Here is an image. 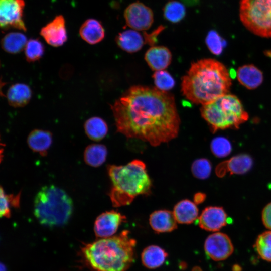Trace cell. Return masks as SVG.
<instances>
[{"mask_svg": "<svg viewBox=\"0 0 271 271\" xmlns=\"http://www.w3.org/2000/svg\"><path fill=\"white\" fill-rule=\"evenodd\" d=\"M117 131L152 146L177 137L180 118L174 96L156 87L136 85L110 105Z\"/></svg>", "mask_w": 271, "mask_h": 271, "instance_id": "6da1fadb", "label": "cell"}, {"mask_svg": "<svg viewBox=\"0 0 271 271\" xmlns=\"http://www.w3.org/2000/svg\"><path fill=\"white\" fill-rule=\"evenodd\" d=\"M232 76L221 62L211 58L191 64L181 79V92L193 103L202 105L229 93Z\"/></svg>", "mask_w": 271, "mask_h": 271, "instance_id": "7a4b0ae2", "label": "cell"}, {"mask_svg": "<svg viewBox=\"0 0 271 271\" xmlns=\"http://www.w3.org/2000/svg\"><path fill=\"white\" fill-rule=\"evenodd\" d=\"M123 230L119 234L85 244L82 253L95 271H126L134 260L136 241Z\"/></svg>", "mask_w": 271, "mask_h": 271, "instance_id": "3957f363", "label": "cell"}, {"mask_svg": "<svg viewBox=\"0 0 271 271\" xmlns=\"http://www.w3.org/2000/svg\"><path fill=\"white\" fill-rule=\"evenodd\" d=\"M107 171L112 183L109 196L115 207L129 205L138 196L151 193L152 181L141 160L135 159L125 165H110Z\"/></svg>", "mask_w": 271, "mask_h": 271, "instance_id": "277c9868", "label": "cell"}, {"mask_svg": "<svg viewBox=\"0 0 271 271\" xmlns=\"http://www.w3.org/2000/svg\"><path fill=\"white\" fill-rule=\"evenodd\" d=\"M73 202L63 189L53 185L43 187L34 201V214L41 224L59 226L66 224L73 212Z\"/></svg>", "mask_w": 271, "mask_h": 271, "instance_id": "5b68a950", "label": "cell"}, {"mask_svg": "<svg viewBox=\"0 0 271 271\" xmlns=\"http://www.w3.org/2000/svg\"><path fill=\"white\" fill-rule=\"evenodd\" d=\"M200 112L213 133L218 130L238 129L249 118L240 99L229 93L202 105Z\"/></svg>", "mask_w": 271, "mask_h": 271, "instance_id": "8992f818", "label": "cell"}, {"mask_svg": "<svg viewBox=\"0 0 271 271\" xmlns=\"http://www.w3.org/2000/svg\"><path fill=\"white\" fill-rule=\"evenodd\" d=\"M239 18L253 34L271 38V0H240Z\"/></svg>", "mask_w": 271, "mask_h": 271, "instance_id": "52a82bcc", "label": "cell"}, {"mask_svg": "<svg viewBox=\"0 0 271 271\" xmlns=\"http://www.w3.org/2000/svg\"><path fill=\"white\" fill-rule=\"evenodd\" d=\"M24 0H0V24L2 29L14 28L26 31L23 20Z\"/></svg>", "mask_w": 271, "mask_h": 271, "instance_id": "ba28073f", "label": "cell"}, {"mask_svg": "<svg viewBox=\"0 0 271 271\" xmlns=\"http://www.w3.org/2000/svg\"><path fill=\"white\" fill-rule=\"evenodd\" d=\"M124 16L127 25L134 30H147L154 21L152 10L139 2L130 4L125 9Z\"/></svg>", "mask_w": 271, "mask_h": 271, "instance_id": "9c48e42d", "label": "cell"}, {"mask_svg": "<svg viewBox=\"0 0 271 271\" xmlns=\"http://www.w3.org/2000/svg\"><path fill=\"white\" fill-rule=\"evenodd\" d=\"M206 254L212 260L221 261L233 253L234 247L230 238L221 232L213 233L207 237L204 243Z\"/></svg>", "mask_w": 271, "mask_h": 271, "instance_id": "30bf717a", "label": "cell"}, {"mask_svg": "<svg viewBox=\"0 0 271 271\" xmlns=\"http://www.w3.org/2000/svg\"><path fill=\"white\" fill-rule=\"evenodd\" d=\"M126 217L120 213L111 210L100 214L94 224V231L97 237L100 238L112 236L120 224L125 222Z\"/></svg>", "mask_w": 271, "mask_h": 271, "instance_id": "8fae6325", "label": "cell"}, {"mask_svg": "<svg viewBox=\"0 0 271 271\" xmlns=\"http://www.w3.org/2000/svg\"><path fill=\"white\" fill-rule=\"evenodd\" d=\"M40 35L50 46L55 47L62 46L67 40L64 17L62 15L56 16L41 29Z\"/></svg>", "mask_w": 271, "mask_h": 271, "instance_id": "7c38bea8", "label": "cell"}, {"mask_svg": "<svg viewBox=\"0 0 271 271\" xmlns=\"http://www.w3.org/2000/svg\"><path fill=\"white\" fill-rule=\"evenodd\" d=\"M227 216L224 210L220 207L205 208L198 218L199 227L206 231H217L227 223Z\"/></svg>", "mask_w": 271, "mask_h": 271, "instance_id": "4fadbf2b", "label": "cell"}, {"mask_svg": "<svg viewBox=\"0 0 271 271\" xmlns=\"http://www.w3.org/2000/svg\"><path fill=\"white\" fill-rule=\"evenodd\" d=\"M253 161L250 156L240 154L219 164L216 167L215 173L219 177H222L227 173L243 174L252 167Z\"/></svg>", "mask_w": 271, "mask_h": 271, "instance_id": "5bb4252c", "label": "cell"}, {"mask_svg": "<svg viewBox=\"0 0 271 271\" xmlns=\"http://www.w3.org/2000/svg\"><path fill=\"white\" fill-rule=\"evenodd\" d=\"M172 54L170 50L163 46H153L145 54V60L150 68L156 71L164 70L170 64Z\"/></svg>", "mask_w": 271, "mask_h": 271, "instance_id": "9a60e30c", "label": "cell"}, {"mask_svg": "<svg viewBox=\"0 0 271 271\" xmlns=\"http://www.w3.org/2000/svg\"><path fill=\"white\" fill-rule=\"evenodd\" d=\"M149 224L157 233L172 232L177 228V222L173 212L165 209L152 212L149 217Z\"/></svg>", "mask_w": 271, "mask_h": 271, "instance_id": "2e32d148", "label": "cell"}, {"mask_svg": "<svg viewBox=\"0 0 271 271\" xmlns=\"http://www.w3.org/2000/svg\"><path fill=\"white\" fill-rule=\"evenodd\" d=\"M236 76L239 83L249 90L258 87L263 80L262 72L252 64L239 67L237 70Z\"/></svg>", "mask_w": 271, "mask_h": 271, "instance_id": "e0dca14e", "label": "cell"}, {"mask_svg": "<svg viewBox=\"0 0 271 271\" xmlns=\"http://www.w3.org/2000/svg\"><path fill=\"white\" fill-rule=\"evenodd\" d=\"M6 96L10 105L15 108L22 107L29 103L32 96V91L27 84L17 83L9 87Z\"/></svg>", "mask_w": 271, "mask_h": 271, "instance_id": "ac0fdd59", "label": "cell"}, {"mask_svg": "<svg viewBox=\"0 0 271 271\" xmlns=\"http://www.w3.org/2000/svg\"><path fill=\"white\" fill-rule=\"evenodd\" d=\"M117 46L123 51L132 53L140 51L144 41L141 34L134 30H126L119 33L116 37Z\"/></svg>", "mask_w": 271, "mask_h": 271, "instance_id": "d6986e66", "label": "cell"}, {"mask_svg": "<svg viewBox=\"0 0 271 271\" xmlns=\"http://www.w3.org/2000/svg\"><path fill=\"white\" fill-rule=\"evenodd\" d=\"M27 142L33 151L45 156L52 143V134L49 131L36 129L29 134Z\"/></svg>", "mask_w": 271, "mask_h": 271, "instance_id": "ffe728a7", "label": "cell"}, {"mask_svg": "<svg viewBox=\"0 0 271 271\" xmlns=\"http://www.w3.org/2000/svg\"><path fill=\"white\" fill-rule=\"evenodd\" d=\"M79 34L86 42L94 45L100 42L104 38L105 30L100 22L94 19H89L81 26Z\"/></svg>", "mask_w": 271, "mask_h": 271, "instance_id": "44dd1931", "label": "cell"}, {"mask_svg": "<svg viewBox=\"0 0 271 271\" xmlns=\"http://www.w3.org/2000/svg\"><path fill=\"white\" fill-rule=\"evenodd\" d=\"M173 213L177 223L190 224L197 219L199 210L194 202L184 199L175 205Z\"/></svg>", "mask_w": 271, "mask_h": 271, "instance_id": "7402d4cb", "label": "cell"}, {"mask_svg": "<svg viewBox=\"0 0 271 271\" xmlns=\"http://www.w3.org/2000/svg\"><path fill=\"white\" fill-rule=\"evenodd\" d=\"M167 256L168 253L163 248L158 245H151L142 251L141 260L146 267L155 269L164 263Z\"/></svg>", "mask_w": 271, "mask_h": 271, "instance_id": "603a6c76", "label": "cell"}, {"mask_svg": "<svg viewBox=\"0 0 271 271\" xmlns=\"http://www.w3.org/2000/svg\"><path fill=\"white\" fill-rule=\"evenodd\" d=\"M27 43V39L24 34L13 32L7 34L2 38L1 46L7 53L16 54L25 49Z\"/></svg>", "mask_w": 271, "mask_h": 271, "instance_id": "cb8c5ba5", "label": "cell"}, {"mask_svg": "<svg viewBox=\"0 0 271 271\" xmlns=\"http://www.w3.org/2000/svg\"><path fill=\"white\" fill-rule=\"evenodd\" d=\"M87 137L94 141H99L106 136L108 128L105 121L102 118L94 116L88 119L84 125Z\"/></svg>", "mask_w": 271, "mask_h": 271, "instance_id": "d4e9b609", "label": "cell"}, {"mask_svg": "<svg viewBox=\"0 0 271 271\" xmlns=\"http://www.w3.org/2000/svg\"><path fill=\"white\" fill-rule=\"evenodd\" d=\"M107 155V150L104 145L93 144L85 148L84 152V160L88 165L98 167L104 163Z\"/></svg>", "mask_w": 271, "mask_h": 271, "instance_id": "484cf974", "label": "cell"}, {"mask_svg": "<svg viewBox=\"0 0 271 271\" xmlns=\"http://www.w3.org/2000/svg\"><path fill=\"white\" fill-rule=\"evenodd\" d=\"M165 18L170 22L177 23L182 21L186 15V9L181 3L172 1L167 3L163 9Z\"/></svg>", "mask_w": 271, "mask_h": 271, "instance_id": "4316f807", "label": "cell"}, {"mask_svg": "<svg viewBox=\"0 0 271 271\" xmlns=\"http://www.w3.org/2000/svg\"><path fill=\"white\" fill-rule=\"evenodd\" d=\"M45 46L38 39H30L24 49L25 58L28 62L39 60L44 55Z\"/></svg>", "mask_w": 271, "mask_h": 271, "instance_id": "83f0119b", "label": "cell"}, {"mask_svg": "<svg viewBox=\"0 0 271 271\" xmlns=\"http://www.w3.org/2000/svg\"><path fill=\"white\" fill-rule=\"evenodd\" d=\"M0 192V216L1 217L10 218L11 216L10 208L11 207L19 208L20 207L21 193L20 192L16 195L7 194L2 187H1Z\"/></svg>", "mask_w": 271, "mask_h": 271, "instance_id": "f1b7e54d", "label": "cell"}, {"mask_svg": "<svg viewBox=\"0 0 271 271\" xmlns=\"http://www.w3.org/2000/svg\"><path fill=\"white\" fill-rule=\"evenodd\" d=\"M254 246L262 259L271 262V231L260 234L256 239Z\"/></svg>", "mask_w": 271, "mask_h": 271, "instance_id": "f546056e", "label": "cell"}, {"mask_svg": "<svg viewBox=\"0 0 271 271\" xmlns=\"http://www.w3.org/2000/svg\"><path fill=\"white\" fill-rule=\"evenodd\" d=\"M152 77L156 88L161 91L167 92L175 86L174 78L166 70L155 71Z\"/></svg>", "mask_w": 271, "mask_h": 271, "instance_id": "4dcf8cb0", "label": "cell"}, {"mask_svg": "<svg viewBox=\"0 0 271 271\" xmlns=\"http://www.w3.org/2000/svg\"><path fill=\"white\" fill-rule=\"evenodd\" d=\"M205 43L209 50L216 55L222 53L226 44L225 40L215 30H211L208 33Z\"/></svg>", "mask_w": 271, "mask_h": 271, "instance_id": "1f68e13d", "label": "cell"}, {"mask_svg": "<svg viewBox=\"0 0 271 271\" xmlns=\"http://www.w3.org/2000/svg\"><path fill=\"white\" fill-rule=\"evenodd\" d=\"M193 175L199 179H206L210 175L212 166L207 159L200 158L195 160L191 165Z\"/></svg>", "mask_w": 271, "mask_h": 271, "instance_id": "d6a6232c", "label": "cell"}, {"mask_svg": "<svg viewBox=\"0 0 271 271\" xmlns=\"http://www.w3.org/2000/svg\"><path fill=\"white\" fill-rule=\"evenodd\" d=\"M212 153L219 158L228 156L232 150V146L229 141L224 137H216L213 139L210 144Z\"/></svg>", "mask_w": 271, "mask_h": 271, "instance_id": "836d02e7", "label": "cell"}, {"mask_svg": "<svg viewBox=\"0 0 271 271\" xmlns=\"http://www.w3.org/2000/svg\"><path fill=\"white\" fill-rule=\"evenodd\" d=\"M262 221L266 228L271 230V203L268 204L263 209Z\"/></svg>", "mask_w": 271, "mask_h": 271, "instance_id": "e575fe53", "label": "cell"}, {"mask_svg": "<svg viewBox=\"0 0 271 271\" xmlns=\"http://www.w3.org/2000/svg\"><path fill=\"white\" fill-rule=\"evenodd\" d=\"M164 29L163 27L161 26L151 34H147L146 33L145 35L146 42H148L150 45H153L156 42L157 36Z\"/></svg>", "mask_w": 271, "mask_h": 271, "instance_id": "d590c367", "label": "cell"}, {"mask_svg": "<svg viewBox=\"0 0 271 271\" xmlns=\"http://www.w3.org/2000/svg\"><path fill=\"white\" fill-rule=\"evenodd\" d=\"M205 199V194L202 193H197L194 196V202L198 204L203 202Z\"/></svg>", "mask_w": 271, "mask_h": 271, "instance_id": "8d00e7d4", "label": "cell"}, {"mask_svg": "<svg viewBox=\"0 0 271 271\" xmlns=\"http://www.w3.org/2000/svg\"><path fill=\"white\" fill-rule=\"evenodd\" d=\"M1 271H8L6 266L3 263H1Z\"/></svg>", "mask_w": 271, "mask_h": 271, "instance_id": "74e56055", "label": "cell"}]
</instances>
